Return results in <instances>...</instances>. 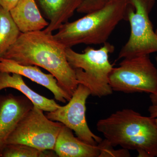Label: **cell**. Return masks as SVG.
Here are the masks:
<instances>
[{
	"mask_svg": "<svg viewBox=\"0 0 157 157\" xmlns=\"http://www.w3.org/2000/svg\"><path fill=\"white\" fill-rule=\"evenodd\" d=\"M66 48L52 33L42 30L21 33L2 57L20 64L45 69L55 77L60 87L71 98L78 84L75 70L68 61Z\"/></svg>",
	"mask_w": 157,
	"mask_h": 157,
	"instance_id": "6da1fadb",
	"label": "cell"
},
{
	"mask_svg": "<svg viewBox=\"0 0 157 157\" xmlns=\"http://www.w3.org/2000/svg\"><path fill=\"white\" fill-rule=\"evenodd\" d=\"M97 128L113 147L137 151L138 157H157V125L154 118L124 109L98 121Z\"/></svg>",
	"mask_w": 157,
	"mask_h": 157,
	"instance_id": "7a4b0ae2",
	"label": "cell"
},
{
	"mask_svg": "<svg viewBox=\"0 0 157 157\" xmlns=\"http://www.w3.org/2000/svg\"><path fill=\"white\" fill-rule=\"evenodd\" d=\"M128 6L126 0H112L101 9L62 25L54 37L66 48L104 44L118 25L126 20Z\"/></svg>",
	"mask_w": 157,
	"mask_h": 157,
	"instance_id": "3957f363",
	"label": "cell"
},
{
	"mask_svg": "<svg viewBox=\"0 0 157 157\" xmlns=\"http://www.w3.org/2000/svg\"><path fill=\"white\" fill-rule=\"evenodd\" d=\"M114 48L108 42L99 49L89 46L82 53L76 52L72 48H66L68 61L75 70L78 84L86 86L94 97L102 98L112 94L109 77L113 66L109 57Z\"/></svg>",
	"mask_w": 157,
	"mask_h": 157,
	"instance_id": "277c9868",
	"label": "cell"
},
{
	"mask_svg": "<svg viewBox=\"0 0 157 157\" xmlns=\"http://www.w3.org/2000/svg\"><path fill=\"white\" fill-rule=\"evenodd\" d=\"M126 1L129 6L126 20L130 23L131 34L118 59L157 52V33L149 18L155 0Z\"/></svg>",
	"mask_w": 157,
	"mask_h": 157,
	"instance_id": "5b68a950",
	"label": "cell"
},
{
	"mask_svg": "<svg viewBox=\"0 0 157 157\" xmlns=\"http://www.w3.org/2000/svg\"><path fill=\"white\" fill-rule=\"evenodd\" d=\"M109 79L113 91L157 93V69L149 55L123 59L118 67L113 68Z\"/></svg>",
	"mask_w": 157,
	"mask_h": 157,
	"instance_id": "8992f818",
	"label": "cell"
},
{
	"mask_svg": "<svg viewBox=\"0 0 157 157\" xmlns=\"http://www.w3.org/2000/svg\"><path fill=\"white\" fill-rule=\"evenodd\" d=\"M44 111L33 106L20 121L7 144H26L41 150H53L63 124L50 120Z\"/></svg>",
	"mask_w": 157,
	"mask_h": 157,
	"instance_id": "52a82bcc",
	"label": "cell"
},
{
	"mask_svg": "<svg viewBox=\"0 0 157 157\" xmlns=\"http://www.w3.org/2000/svg\"><path fill=\"white\" fill-rule=\"evenodd\" d=\"M90 95L86 86L78 84L67 105L47 112L46 116L50 120L61 123L74 131L77 137L83 142L98 145L103 139L92 132L86 118V104Z\"/></svg>",
	"mask_w": 157,
	"mask_h": 157,
	"instance_id": "ba28073f",
	"label": "cell"
},
{
	"mask_svg": "<svg viewBox=\"0 0 157 157\" xmlns=\"http://www.w3.org/2000/svg\"><path fill=\"white\" fill-rule=\"evenodd\" d=\"M33 106L32 101L25 95L9 94L0 96V157L9 136Z\"/></svg>",
	"mask_w": 157,
	"mask_h": 157,
	"instance_id": "9c48e42d",
	"label": "cell"
},
{
	"mask_svg": "<svg viewBox=\"0 0 157 157\" xmlns=\"http://www.w3.org/2000/svg\"><path fill=\"white\" fill-rule=\"evenodd\" d=\"M0 71L17 73L29 78L49 90L53 94L55 99L62 103H65L71 99L60 87L57 80L52 74L43 73L37 66L20 64L10 59L0 57Z\"/></svg>",
	"mask_w": 157,
	"mask_h": 157,
	"instance_id": "30bf717a",
	"label": "cell"
},
{
	"mask_svg": "<svg viewBox=\"0 0 157 157\" xmlns=\"http://www.w3.org/2000/svg\"><path fill=\"white\" fill-rule=\"evenodd\" d=\"M84 0H36L39 9L49 21L43 30L52 33L68 22Z\"/></svg>",
	"mask_w": 157,
	"mask_h": 157,
	"instance_id": "8fae6325",
	"label": "cell"
},
{
	"mask_svg": "<svg viewBox=\"0 0 157 157\" xmlns=\"http://www.w3.org/2000/svg\"><path fill=\"white\" fill-rule=\"evenodd\" d=\"M54 151L59 157H99L101 147L83 142L63 124L59 133Z\"/></svg>",
	"mask_w": 157,
	"mask_h": 157,
	"instance_id": "7c38bea8",
	"label": "cell"
},
{
	"mask_svg": "<svg viewBox=\"0 0 157 157\" xmlns=\"http://www.w3.org/2000/svg\"><path fill=\"white\" fill-rule=\"evenodd\" d=\"M10 13L23 33L42 30L49 24L42 16L36 0H19Z\"/></svg>",
	"mask_w": 157,
	"mask_h": 157,
	"instance_id": "4fadbf2b",
	"label": "cell"
},
{
	"mask_svg": "<svg viewBox=\"0 0 157 157\" xmlns=\"http://www.w3.org/2000/svg\"><path fill=\"white\" fill-rule=\"evenodd\" d=\"M7 88L19 91L32 101L34 106L43 111H54L60 106L54 100L45 98L31 89L24 81L21 75L0 71V91Z\"/></svg>",
	"mask_w": 157,
	"mask_h": 157,
	"instance_id": "5bb4252c",
	"label": "cell"
},
{
	"mask_svg": "<svg viewBox=\"0 0 157 157\" xmlns=\"http://www.w3.org/2000/svg\"><path fill=\"white\" fill-rule=\"evenodd\" d=\"M21 33L10 11L0 6V57L4 56Z\"/></svg>",
	"mask_w": 157,
	"mask_h": 157,
	"instance_id": "9a60e30c",
	"label": "cell"
},
{
	"mask_svg": "<svg viewBox=\"0 0 157 157\" xmlns=\"http://www.w3.org/2000/svg\"><path fill=\"white\" fill-rule=\"evenodd\" d=\"M58 157L53 150H41L33 147L11 144L6 145L1 157Z\"/></svg>",
	"mask_w": 157,
	"mask_h": 157,
	"instance_id": "2e32d148",
	"label": "cell"
},
{
	"mask_svg": "<svg viewBox=\"0 0 157 157\" xmlns=\"http://www.w3.org/2000/svg\"><path fill=\"white\" fill-rule=\"evenodd\" d=\"M98 145L101 147V154L99 157H130L129 150L124 148L115 150L113 148V146L105 139L102 140Z\"/></svg>",
	"mask_w": 157,
	"mask_h": 157,
	"instance_id": "e0dca14e",
	"label": "cell"
},
{
	"mask_svg": "<svg viewBox=\"0 0 157 157\" xmlns=\"http://www.w3.org/2000/svg\"><path fill=\"white\" fill-rule=\"evenodd\" d=\"M112 0H84L77 9V12L88 14L103 8Z\"/></svg>",
	"mask_w": 157,
	"mask_h": 157,
	"instance_id": "ac0fdd59",
	"label": "cell"
},
{
	"mask_svg": "<svg viewBox=\"0 0 157 157\" xmlns=\"http://www.w3.org/2000/svg\"><path fill=\"white\" fill-rule=\"evenodd\" d=\"M19 0H0V6L7 11H10L14 8Z\"/></svg>",
	"mask_w": 157,
	"mask_h": 157,
	"instance_id": "d6986e66",
	"label": "cell"
},
{
	"mask_svg": "<svg viewBox=\"0 0 157 157\" xmlns=\"http://www.w3.org/2000/svg\"><path fill=\"white\" fill-rule=\"evenodd\" d=\"M148 112L150 116L154 118L156 123L157 125V105H152L148 108Z\"/></svg>",
	"mask_w": 157,
	"mask_h": 157,
	"instance_id": "ffe728a7",
	"label": "cell"
},
{
	"mask_svg": "<svg viewBox=\"0 0 157 157\" xmlns=\"http://www.w3.org/2000/svg\"><path fill=\"white\" fill-rule=\"evenodd\" d=\"M155 60L157 64V56L156 57ZM150 98L152 105H157V93L155 94H150Z\"/></svg>",
	"mask_w": 157,
	"mask_h": 157,
	"instance_id": "44dd1931",
	"label": "cell"
},
{
	"mask_svg": "<svg viewBox=\"0 0 157 157\" xmlns=\"http://www.w3.org/2000/svg\"></svg>",
	"mask_w": 157,
	"mask_h": 157,
	"instance_id": "7402d4cb",
	"label": "cell"
}]
</instances>
